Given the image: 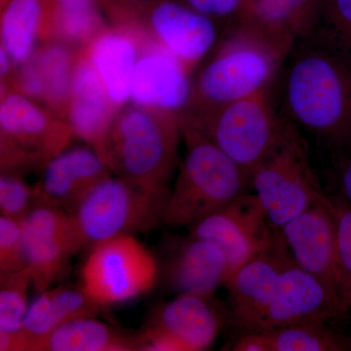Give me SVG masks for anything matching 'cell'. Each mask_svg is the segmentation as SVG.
<instances>
[{
    "label": "cell",
    "instance_id": "6da1fadb",
    "mask_svg": "<svg viewBox=\"0 0 351 351\" xmlns=\"http://www.w3.org/2000/svg\"><path fill=\"white\" fill-rule=\"evenodd\" d=\"M284 101L289 117L330 151L351 138V46L320 24L289 51Z\"/></svg>",
    "mask_w": 351,
    "mask_h": 351
},
{
    "label": "cell",
    "instance_id": "7a4b0ae2",
    "mask_svg": "<svg viewBox=\"0 0 351 351\" xmlns=\"http://www.w3.org/2000/svg\"><path fill=\"white\" fill-rule=\"evenodd\" d=\"M181 137L180 115L129 101L95 151L113 175L149 189L171 191L168 182L177 166Z\"/></svg>",
    "mask_w": 351,
    "mask_h": 351
},
{
    "label": "cell",
    "instance_id": "3957f363",
    "mask_svg": "<svg viewBox=\"0 0 351 351\" xmlns=\"http://www.w3.org/2000/svg\"><path fill=\"white\" fill-rule=\"evenodd\" d=\"M186 154L171 189L164 223L191 226L223 209L251 188V173L202 133L182 121Z\"/></svg>",
    "mask_w": 351,
    "mask_h": 351
},
{
    "label": "cell",
    "instance_id": "277c9868",
    "mask_svg": "<svg viewBox=\"0 0 351 351\" xmlns=\"http://www.w3.org/2000/svg\"><path fill=\"white\" fill-rule=\"evenodd\" d=\"M113 27L140 40L162 46L189 71L211 49L217 38L212 18L177 0H101Z\"/></svg>",
    "mask_w": 351,
    "mask_h": 351
},
{
    "label": "cell",
    "instance_id": "5b68a950",
    "mask_svg": "<svg viewBox=\"0 0 351 351\" xmlns=\"http://www.w3.org/2000/svg\"><path fill=\"white\" fill-rule=\"evenodd\" d=\"M182 121L250 173L276 147L288 123L274 112L267 89L226 105L191 110Z\"/></svg>",
    "mask_w": 351,
    "mask_h": 351
},
{
    "label": "cell",
    "instance_id": "8992f818",
    "mask_svg": "<svg viewBox=\"0 0 351 351\" xmlns=\"http://www.w3.org/2000/svg\"><path fill=\"white\" fill-rule=\"evenodd\" d=\"M170 191L149 189L115 175L101 180L71 213L83 246L154 230L164 223Z\"/></svg>",
    "mask_w": 351,
    "mask_h": 351
},
{
    "label": "cell",
    "instance_id": "52a82bcc",
    "mask_svg": "<svg viewBox=\"0 0 351 351\" xmlns=\"http://www.w3.org/2000/svg\"><path fill=\"white\" fill-rule=\"evenodd\" d=\"M283 57L265 39L240 27L201 69L184 113L226 105L267 89Z\"/></svg>",
    "mask_w": 351,
    "mask_h": 351
},
{
    "label": "cell",
    "instance_id": "ba28073f",
    "mask_svg": "<svg viewBox=\"0 0 351 351\" xmlns=\"http://www.w3.org/2000/svg\"><path fill=\"white\" fill-rule=\"evenodd\" d=\"M251 189L278 230L311 205L329 199L309 162L304 138L290 120L276 147L251 171Z\"/></svg>",
    "mask_w": 351,
    "mask_h": 351
},
{
    "label": "cell",
    "instance_id": "9c48e42d",
    "mask_svg": "<svg viewBox=\"0 0 351 351\" xmlns=\"http://www.w3.org/2000/svg\"><path fill=\"white\" fill-rule=\"evenodd\" d=\"M73 130L64 120L25 95L1 89L0 168L24 176L68 149Z\"/></svg>",
    "mask_w": 351,
    "mask_h": 351
},
{
    "label": "cell",
    "instance_id": "30bf717a",
    "mask_svg": "<svg viewBox=\"0 0 351 351\" xmlns=\"http://www.w3.org/2000/svg\"><path fill=\"white\" fill-rule=\"evenodd\" d=\"M158 277L154 256L135 235L124 234L91 247L82 265L80 285L93 301L106 307L151 292Z\"/></svg>",
    "mask_w": 351,
    "mask_h": 351
},
{
    "label": "cell",
    "instance_id": "8fae6325",
    "mask_svg": "<svg viewBox=\"0 0 351 351\" xmlns=\"http://www.w3.org/2000/svg\"><path fill=\"white\" fill-rule=\"evenodd\" d=\"M277 230L257 196L248 193L191 226V235L211 240L223 249L230 278L242 265L269 248Z\"/></svg>",
    "mask_w": 351,
    "mask_h": 351
},
{
    "label": "cell",
    "instance_id": "7c38bea8",
    "mask_svg": "<svg viewBox=\"0 0 351 351\" xmlns=\"http://www.w3.org/2000/svg\"><path fill=\"white\" fill-rule=\"evenodd\" d=\"M211 298L182 293L157 308L144 332L138 335V350L201 351L211 348L221 324Z\"/></svg>",
    "mask_w": 351,
    "mask_h": 351
},
{
    "label": "cell",
    "instance_id": "4fadbf2b",
    "mask_svg": "<svg viewBox=\"0 0 351 351\" xmlns=\"http://www.w3.org/2000/svg\"><path fill=\"white\" fill-rule=\"evenodd\" d=\"M21 223L32 286L39 294L50 288L84 246L73 216L60 208L38 203Z\"/></svg>",
    "mask_w": 351,
    "mask_h": 351
},
{
    "label": "cell",
    "instance_id": "5bb4252c",
    "mask_svg": "<svg viewBox=\"0 0 351 351\" xmlns=\"http://www.w3.org/2000/svg\"><path fill=\"white\" fill-rule=\"evenodd\" d=\"M336 318H346L337 298L324 284L292 261L281 272L276 293L256 332L326 324Z\"/></svg>",
    "mask_w": 351,
    "mask_h": 351
},
{
    "label": "cell",
    "instance_id": "9a60e30c",
    "mask_svg": "<svg viewBox=\"0 0 351 351\" xmlns=\"http://www.w3.org/2000/svg\"><path fill=\"white\" fill-rule=\"evenodd\" d=\"M292 261L278 230L267 250L245 263L226 281L232 320L242 331H257L276 293L281 272Z\"/></svg>",
    "mask_w": 351,
    "mask_h": 351
},
{
    "label": "cell",
    "instance_id": "2e32d148",
    "mask_svg": "<svg viewBox=\"0 0 351 351\" xmlns=\"http://www.w3.org/2000/svg\"><path fill=\"white\" fill-rule=\"evenodd\" d=\"M138 43L141 53L132 83L131 103L182 117L193 99L191 71L162 46L144 40Z\"/></svg>",
    "mask_w": 351,
    "mask_h": 351
},
{
    "label": "cell",
    "instance_id": "e0dca14e",
    "mask_svg": "<svg viewBox=\"0 0 351 351\" xmlns=\"http://www.w3.org/2000/svg\"><path fill=\"white\" fill-rule=\"evenodd\" d=\"M82 49L55 39L41 44L29 61L17 66L6 90L29 97L66 121L73 71Z\"/></svg>",
    "mask_w": 351,
    "mask_h": 351
},
{
    "label": "cell",
    "instance_id": "ac0fdd59",
    "mask_svg": "<svg viewBox=\"0 0 351 351\" xmlns=\"http://www.w3.org/2000/svg\"><path fill=\"white\" fill-rule=\"evenodd\" d=\"M280 232L295 265L324 284L339 301L334 274L338 230L332 200L311 205Z\"/></svg>",
    "mask_w": 351,
    "mask_h": 351
},
{
    "label": "cell",
    "instance_id": "d6986e66",
    "mask_svg": "<svg viewBox=\"0 0 351 351\" xmlns=\"http://www.w3.org/2000/svg\"><path fill=\"white\" fill-rule=\"evenodd\" d=\"M41 172L34 186L36 204L60 208L69 214L99 182L112 175L89 145L68 147L48 161Z\"/></svg>",
    "mask_w": 351,
    "mask_h": 351
},
{
    "label": "cell",
    "instance_id": "ffe728a7",
    "mask_svg": "<svg viewBox=\"0 0 351 351\" xmlns=\"http://www.w3.org/2000/svg\"><path fill=\"white\" fill-rule=\"evenodd\" d=\"M120 108L112 101L83 48L73 71L66 117L75 138L96 149Z\"/></svg>",
    "mask_w": 351,
    "mask_h": 351
},
{
    "label": "cell",
    "instance_id": "44dd1931",
    "mask_svg": "<svg viewBox=\"0 0 351 351\" xmlns=\"http://www.w3.org/2000/svg\"><path fill=\"white\" fill-rule=\"evenodd\" d=\"M322 0H249L240 14L250 29L287 56L295 39L319 21Z\"/></svg>",
    "mask_w": 351,
    "mask_h": 351
},
{
    "label": "cell",
    "instance_id": "7402d4cb",
    "mask_svg": "<svg viewBox=\"0 0 351 351\" xmlns=\"http://www.w3.org/2000/svg\"><path fill=\"white\" fill-rule=\"evenodd\" d=\"M165 278L178 294L191 293L212 297L215 291L228 281V258L215 242L189 235L168 258Z\"/></svg>",
    "mask_w": 351,
    "mask_h": 351
},
{
    "label": "cell",
    "instance_id": "603a6c76",
    "mask_svg": "<svg viewBox=\"0 0 351 351\" xmlns=\"http://www.w3.org/2000/svg\"><path fill=\"white\" fill-rule=\"evenodd\" d=\"M112 101L119 108L130 101L132 83L140 57V43L133 34L108 25L84 48Z\"/></svg>",
    "mask_w": 351,
    "mask_h": 351
},
{
    "label": "cell",
    "instance_id": "cb8c5ba5",
    "mask_svg": "<svg viewBox=\"0 0 351 351\" xmlns=\"http://www.w3.org/2000/svg\"><path fill=\"white\" fill-rule=\"evenodd\" d=\"M53 0H1V47L16 66L31 59L36 49L52 40Z\"/></svg>",
    "mask_w": 351,
    "mask_h": 351
},
{
    "label": "cell",
    "instance_id": "d4e9b609",
    "mask_svg": "<svg viewBox=\"0 0 351 351\" xmlns=\"http://www.w3.org/2000/svg\"><path fill=\"white\" fill-rule=\"evenodd\" d=\"M105 307L93 301L82 285H63L39 293L29 304L24 323L29 351L39 339L69 321L97 317Z\"/></svg>",
    "mask_w": 351,
    "mask_h": 351
},
{
    "label": "cell",
    "instance_id": "484cf974",
    "mask_svg": "<svg viewBox=\"0 0 351 351\" xmlns=\"http://www.w3.org/2000/svg\"><path fill=\"white\" fill-rule=\"evenodd\" d=\"M137 336L124 334L96 317L69 321L39 339L31 351L138 350Z\"/></svg>",
    "mask_w": 351,
    "mask_h": 351
},
{
    "label": "cell",
    "instance_id": "4316f807",
    "mask_svg": "<svg viewBox=\"0 0 351 351\" xmlns=\"http://www.w3.org/2000/svg\"><path fill=\"white\" fill-rule=\"evenodd\" d=\"M101 0H53L52 39L86 47L108 27Z\"/></svg>",
    "mask_w": 351,
    "mask_h": 351
},
{
    "label": "cell",
    "instance_id": "83f0119b",
    "mask_svg": "<svg viewBox=\"0 0 351 351\" xmlns=\"http://www.w3.org/2000/svg\"><path fill=\"white\" fill-rule=\"evenodd\" d=\"M267 351L351 350L350 339L337 334L325 324L297 325L261 331Z\"/></svg>",
    "mask_w": 351,
    "mask_h": 351
},
{
    "label": "cell",
    "instance_id": "f1b7e54d",
    "mask_svg": "<svg viewBox=\"0 0 351 351\" xmlns=\"http://www.w3.org/2000/svg\"><path fill=\"white\" fill-rule=\"evenodd\" d=\"M337 219L335 283L346 318H351V206L345 200H332Z\"/></svg>",
    "mask_w": 351,
    "mask_h": 351
},
{
    "label": "cell",
    "instance_id": "f546056e",
    "mask_svg": "<svg viewBox=\"0 0 351 351\" xmlns=\"http://www.w3.org/2000/svg\"><path fill=\"white\" fill-rule=\"evenodd\" d=\"M32 285L29 267L0 277V332L18 334L24 332V323L29 304V286Z\"/></svg>",
    "mask_w": 351,
    "mask_h": 351
},
{
    "label": "cell",
    "instance_id": "4dcf8cb0",
    "mask_svg": "<svg viewBox=\"0 0 351 351\" xmlns=\"http://www.w3.org/2000/svg\"><path fill=\"white\" fill-rule=\"evenodd\" d=\"M34 186L25 181L24 176L1 173L0 176V214L22 223L36 206Z\"/></svg>",
    "mask_w": 351,
    "mask_h": 351
},
{
    "label": "cell",
    "instance_id": "1f68e13d",
    "mask_svg": "<svg viewBox=\"0 0 351 351\" xmlns=\"http://www.w3.org/2000/svg\"><path fill=\"white\" fill-rule=\"evenodd\" d=\"M27 267L22 223L0 216V277L15 274Z\"/></svg>",
    "mask_w": 351,
    "mask_h": 351
},
{
    "label": "cell",
    "instance_id": "d6a6232c",
    "mask_svg": "<svg viewBox=\"0 0 351 351\" xmlns=\"http://www.w3.org/2000/svg\"><path fill=\"white\" fill-rule=\"evenodd\" d=\"M320 24L351 46V0H322Z\"/></svg>",
    "mask_w": 351,
    "mask_h": 351
},
{
    "label": "cell",
    "instance_id": "836d02e7",
    "mask_svg": "<svg viewBox=\"0 0 351 351\" xmlns=\"http://www.w3.org/2000/svg\"><path fill=\"white\" fill-rule=\"evenodd\" d=\"M186 5L208 17L223 18L243 12L249 0H182Z\"/></svg>",
    "mask_w": 351,
    "mask_h": 351
},
{
    "label": "cell",
    "instance_id": "e575fe53",
    "mask_svg": "<svg viewBox=\"0 0 351 351\" xmlns=\"http://www.w3.org/2000/svg\"><path fill=\"white\" fill-rule=\"evenodd\" d=\"M343 198L351 206V138L332 149Z\"/></svg>",
    "mask_w": 351,
    "mask_h": 351
}]
</instances>
